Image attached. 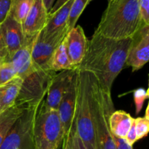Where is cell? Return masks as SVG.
Masks as SVG:
<instances>
[{
  "mask_svg": "<svg viewBox=\"0 0 149 149\" xmlns=\"http://www.w3.org/2000/svg\"><path fill=\"white\" fill-rule=\"evenodd\" d=\"M88 39L81 26H77L68 31L65 37V48L71 65L77 68L86 53Z\"/></svg>",
  "mask_w": 149,
  "mask_h": 149,
  "instance_id": "cell-13",
  "label": "cell"
},
{
  "mask_svg": "<svg viewBox=\"0 0 149 149\" xmlns=\"http://www.w3.org/2000/svg\"><path fill=\"white\" fill-rule=\"evenodd\" d=\"M74 128H75V121H74V125H73L72 128H71L70 133L68 134L66 138H64L63 141V146L65 147V149H72V136Z\"/></svg>",
  "mask_w": 149,
  "mask_h": 149,
  "instance_id": "cell-31",
  "label": "cell"
},
{
  "mask_svg": "<svg viewBox=\"0 0 149 149\" xmlns=\"http://www.w3.org/2000/svg\"><path fill=\"white\" fill-rule=\"evenodd\" d=\"M34 0H10L9 15L22 25Z\"/></svg>",
  "mask_w": 149,
  "mask_h": 149,
  "instance_id": "cell-21",
  "label": "cell"
},
{
  "mask_svg": "<svg viewBox=\"0 0 149 149\" xmlns=\"http://www.w3.org/2000/svg\"><path fill=\"white\" fill-rule=\"evenodd\" d=\"M23 80L18 77L13 78L7 84L0 87V113L15 104Z\"/></svg>",
  "mask_w": 149,
  "mask_h": 149,
  "instance_id": "cell-18",
  "label": "cell"
},
{
  "mask_svg": "<svg viewBox=\"0 0 149 149\" xmlns=\"http://www.w3.org/2000/svg\"><path fill=\"white\" fill-rule=\"evenodd\" d=\"M77 69L64 70L55 74L51 79L48 87L45 105L48 108L58 110L63 95L68 89Z\"/></svg>",
  "mask_w": 149,
  "mask_h": 149,
  "instance_id": "cell-12",
  "label": "cell"
},
{
  "mask_svg": "<svg viewBox=\"0 0 149 149\" xmlns=\"http://www.w3.org/2000/svg\"><path fill=\"white\" fill-rule=\"evenodd\" d=\"M32 135L35 149H58L63 141L64 132L58 110L48 108L45 99L38 107Z\"/></svg>",
  "mask_w": 149,
  "mask_h": 149,
  "instance_id": "cell-5",
  "label": "cell"
},
{
  "mask_svg": "<svg viewBox=\"0 0 149 149\" xmlns=\"http://www.w3.org/2000/svg\"><path fill=\"white\" fill-rule=\"evenodd\" d=\"M24 110L23 108L14 104L10 109L0 113V146L7 132Z\"/></svg>",
  "mask_w": 149,
  "mask_h": 149,
  "instance_id": "cell-19",
  "label": "cell"
},
{
  "mask_svg": "<svg viewBox=\"0 0 149 149\" xmlns=\"http://www.w3.org/2000/svg\"><path fill=\"white\" fill-rule=\"evenodd\" d=\"M72 149H87L76 131V126L72 136Z\"/></svg>",
  "mask_w": 149,
  "mask_h": 149,
  "instance_id": "cell-29",
  "label": "cell"
},
{
  "mask_svg": "<svg viewBox=\"0 0 149 149\" xmlns=\"http://www.w3.org/2000/svg\"><path fill=\"white\" fill-rule=\"evenodd\" d=\"M49 13L42 0H34L33 4L22 23L25 36H34L44 29L47 21Z\"/></svg>",
  "mask_w": 149,
  "mask_h": 149,
  "instance_id": "cell-14",
  "label": "cell"
},
{
  "mask_svg": "<svg viewBox=\"0 0 149 149\" xmlns=\"http://www.w3.org/2000/svg\"><path fill=\"white\" fill-rule=\"evenodd\" d=\"M63 149H65V147H64L63 146Z\"/></svg>",
  "mask_w": 149,
  "mask_h": 149,
  "instance_id": "cell-37",
  "label": "cell"
},
{
  "mask_svg": "<svg viewBox=\"0 0 149 149\" xmlns=\"http://www.w3.org/2000/svg\"><path fill=\"white\" fill-rule=\"evenodd\" d=\"M7 55V50H6V49L0 51V63L3 62V61L5 60Z\"/></svg>",
  "mask_w": 149,
  "mask_h": 149,
  "instance_id": "cell-34",
  "label": "cell"
},
{
  "mask_svg": "<svg viewBox=\"0 0 149 149\" xmlns=\"http://www.w3.org/2000/svg\"><path fill=\"white\" fill-rule=\"evenodd\" d=\"M91 1L92 0H74L70 10L68 23H67L68 31L75 27L76 23L81 16V13Z\"/></svg>",
  "mask_w": 149,
  "mask_h": 149,
  "instance_id": "cell-22",
  "label": "cell"
},
{
  "mask_svg": "<svg viewBox=\"0 0 149 149\" xmlns=\"http://www.w3.org/2000/svg\"><path fill=\"white\" fill-rule=\"evenodd\" d=\"M113 140L116 144V149H133L132 146L128 144L125 138H119L113 136Z\"/></svg>",
  "mask_w": 149,
  "mask_h": 149,
  "instance_id": "cell-30",
  "label": "cell"
},
{
  "mask_svg": "<svg viewBox=\"0 0 149 149\" xmlns=\"http://www.w3.org/2000/svg\"><path fill=\"white\" fill-rule=\"evenodd\" d=\"M36 36H25L24 44L10 56L6 57L4 61L11 63L17 77L22 80L36 70L32 61V49Z\"/></svg>",
  "mask_w": 149,
  "mask_h": 149,
  "instance_id": "cell-11",
  "label": "cell"
},
{
  "mask_svg": "<svg viewBox=\"0 0 149 149\" xmlns=\"http://www.w3.org/2000/svg\"><path fill=\"white\" fill-rule=\"evenodd\" d=\"M90 74V107L97 149H116L109 127V117L115 111L110 90L100 85Z\"/></svg>",
  "mask_w": 149,
  "mask_h": 149,
  "instance_id": "cell-3",
  "label": "cell"
},
{
  "mask_svg": "<svg viewBox=\"0 0 149 149\" xmlns=\"http://www.w3.org/2000/svg\"><path fill=\"white\" fill-rule=\"evenodd\" d=\"M49 68L55 73L60 72L64 70L76 69L71 65L68 58L65 48V38L54 52L49 63Z\"/></svg>",
  "mask_w": 149,
  "mask_h": 149,
  "instance_id": "cell-20",
  "label": "cell"
},
{
  "mask_svg": "<svg viewBox=\"0 0 149 149\" xmlns=\"http://www.w3.org/2000/svg\"><path fill=\"white\" fill-rule=\"evenodd\" d=\"M145 117L147 118V119H149V114H148V106H147L146 110V115Z\"/></svg>",
  "mask_w": 149,
  "mask_h": 149,
  "instance_id": "cell-36",
  "label": "cell"
},
{
  "mask_svg": "<svg viewBox=\"0 0 149 149\" xmlns=\"http://www.w3.org/2000/svg\"><path fill=\"white\" fill-rule=\"evenodd\" d=\"M125 141L127 142L128 144H130V146H133L134 143H135L137 141H138V138H137L136 130H135V119H133V121H132L130 128L129 131H128L127 134L126 138H125Z\"/></svg>",
  "mask_w": 149,
  "mask_h": 149,
  "instance_id": "cell-28",
  "label": "cell"
},
{
  "mask_svg": "<svg viewBox=\"0 0 149 149\" xmlns=\"http://www.w3.org/2000/svg\"><path fill=\"white\" fill-rule=\"evenodd\" d=\"M135 125L138 140L147 136L149 132V119L145 116L136 118L135 119Z\"/></svg>",
  "mask_w": 149,
  "mask_h": 149,
  "instance_id": "cell-24",
  "label": "cell"
},
{
  "mask_svg": "<svg viewBox=\"0 0 149 149\" xmlns=\"http://www.w3.org/2000/svg\"><path fill=\"white\" fill-rule=\"evenodd\" d=\"M55 74L50 70H35L23 79L15 104L24 109L39 106L46 97L49 81Z\"/></svg>",
  "mask_w": 149,
  "mask_h": 149,
  "instance_id": "cell-6",
  "label": "cell"
},
{
  "mask_svg": "<svg viewBox=\"0 0 149 149\" xmlns=\"http://www.w3.org/2000/svg\"><path fill=\"white\" fill-rule=\"evenodd\" d=\"M0 28L7 52V56H10L24 44L26 37L22 26L8 15L7 18L0 25Z\"/></svg>",
  "mask_w": 149,
  "mask_h": 149,
  "instance_id": "cell-15",
  "label": "cell"
},
{
  "mask_svg": "<svg viewBox=\"0 0 149 149\" xmlns=\"http://www.w3.org/2000/svg\"><path fill=\"white\" fill-rule=\"evenodd\" d=\"M130 42L131 38L116 40L95 31L88 40L84 58L76 69L90 73L100 85L111 91L113 81L126 65Z\"/></svg>",
  "mask_w": 149,
  "mask_h": 149,
  "instance_id": "cell-1",
  "label": "cell"
},
{
  "mask_svg": "<svg viewBox=\"0 0 149 149\" xmlns=\"http://www.w3.org/2000/svg\"><path fill=\"white\" fill-rule=\"evenodd\" d=\"M15 77L17 74L11 63L6 61L0 63V87L5 85Z\"/></svg>",
  "mask_w": 149,
  "mask_h": 149,
  "instance_id": "cell-23",
  "label": "cell"
},
{
  "mask_svg": "<svg viewBox=\"0 0 149 149\" xmlns=\"http://www.w3.org/2000/svg\"><path fill=\"white\" fill-rule=\"evenodd\" d=\"M133 118L123 110L114 111L109 117V127L113 136L125 138L130 128Z\"/></svg>",
  "mask_w": 149,
  "mask_h": 149,
  "instance_id": "cell-17",
  "label": "cell"
},
{
  "mask_svg": "<svg viewBox=\"0 0 149 149\" xmlns=\"http://www.w3.org/2000/svg\"><path fill=\"white\" fill-rule=\"evenodd\" d=\"M140 13L145 24L149 25V0H140Z\"/></svg>",
  "mask_w": 149,
  "mask_h": 149,
  "instance_id": "cell-26",
  "label": "cell"
},
{
  "mask_svg": "<svg viewBox=\"0 0 149 149\" xmlns=\"http://www.w3.org/2000/svg\"><path fill=\"white\" fill-rule=\"evenodd\" d=\"M42 1H43L44 4H45V7H46L47 12L48 13H49V11H50L51 9H52L55 0H42Z\"/></svg>",
  "mask_w": 149,
  "mask_h": 149,
  "instance_id": "cell-33",
  "label": "cell"
},
{
  "mask_svg": "<svg viewBox=\"0 0 149 149\" xmlns=\"http://www.w3.org/2000/svg\"><path fill=\"white\" fill-rule=\"evenodd\" d=\"M39 106L23 111L7 132L0 149H35L32 130Z\"/></svg>",
  "mask_w": 149,
  "mask_h": 149,
  "instance_id": "cell-7",
  "label": "cell"
},
{
  "mask_svg": "<svg viewBox=\"0 0 149 149\" xmlns=\"http://www.w3.org/2000/svg\"><path fill=\"white\" fill-rule=\"evenodd\" d=\"M77 77L75 74L68 86V89L63 95L58 108V115L64 132V138L70 133L75 121L76 101H77Z\"/></svg>",
  "mask_w": 149,
  "mask_h": 149,
  "instance_id": "cell-10",
  "label": "cell"
},
{
  "mask_svg": "<svg viewBox=\"0 0 149 149\" xmlns=\"http://www.w3.org/2000/svg\"><path fill=\"white\" fill-rule=\"evenodd\" d=\"M68 33V30L58 32L48 37H45L42 32L39 33L34 41L32 49V61L36 69L52 70L49 63L54 52L63 42Z\"/></svg>",
  "mask_w": 149,
  "mask_h": 149,
  "instance_id": "cell-8",
  "label": "cell"
},
{
  "mask_svg": "<svg viewBox=\"0 0 149 149\" xmlns=\"http://www.w3.org/2000/svg\"><path fill=\"white\" fill-rule=\"evenodd\" d=\"M73 1L74 0H68L58 10L52 13H49L46 25L41 31L45 37L50 36L63 31L68 30L67 23Z\"/></svg>",
  "mask_w": 149,
  "mask_h": 149,
  "instance_id": "cell-16",
  "label": "cell"
},
{
  "mask_svg": "<svg viewBox=\"0 0 149 149\" xmlns=\"http://www.w3.org/2000/svg\"><path fill=\"white\" fill-rule=\"evenodd\" d=\"M111 1V0H108V1Z\"/></svg>",
  "mask_w": 149,
  "mask_h": 149,
  "instance_id": "cell-38",
  "label": "cell"
},
{
  "mask_svg": "<svg viewBox=\"0 0 149 149\" xmlns=\"http://www.w3.org/2000/svg\"><path fill=\"white\" fill-rule=\"evenodd\" d=\"M77 73L76 131L86 148L97 149L90 107V74L86 71H79L77 70Z\"/></svg>",
  "mask_w": 149,
  "mask_h": 149,
  "instance_id": "cell-4",
  "label": "cell"
},
{
  "mask_svg": "<svg viewBox=\"0 0 149 149\" xmlns=\"http://www.w3.org/2000/svg\"><path fill=\"white\" fill-rule=\"evenodd\" d=\"M140 0H111L102 15L95 31L121 40L129 39L145 23L140 13Z\"/></svg>",
  "mask_w": 149,
  "mask_h": 149,
  "instance_id": "cell-2",
  "label": "cell"
},
{
  "mask_svg": "<svg viewBox=\"0 0 149 149\" xmlns=\"http://www.w3.org/2000/svg\"><path fill=\"white\" fill-rule=\"evenodd\" d=\"M10 7V0H0V25L7 18Z\"/></svg>",
  "mask_w": 149,
  "mask_h": 149,
  "instance_id": "cell-27",
  "label": "cell"
},
{
  "mask_svg": "<svg viewBox=\"0 0 149 149\" xmlns=\"http://www.w3.org/2000/svg\"><path fill=\"white\" fill-rule=\"evenodd\" d=\"M68 1V0H57L56 2L55 3V4H53V6H52V9H51V10L49 11V13H54V12L56 11V10H58V9L61 8V7H62L64 4H65Z\"/></svg>",
  "mask_w": 149,
  "mask_h": 149,
  "instance_id": "cell-32",
  "label": "cell"
},
{
  "mask_svg": "<svg viewBox=\"0 0 149 149\" xmlns=\"http://www.w3.org/2000/svg\"><path fill=\"white\" fill-rule=\"evenodd\" d=\"M5 49V45H4V39H3L2 33H1V28H0V51L3 50V49Z\"/></svg>",
  "mask_w": 149,
  "mask_h": 149,
  "instance_id": "cell-35",
  "label": "cell"
},
{
  "mask_svg": "<svg viewBox=\"0 0 149 149\" xmlns=\"http://www.w3.org/2000/svg\"><path fill=\"white\" fill-rule=\"evenodd\" d=\"M149 60V25L143 24L132 36L126 60L132 71L141 69Z\"/></svg>",
  "mask_w": 149,
  "mask_h": 149,
  "instance_id": "cell-9",
  "label": "cell"
},
{
  "mask_svg": "<svg viewBox=\"0 0 149 149\" xmlns=\"http://www.w3.org/2000/svg\"><path fill=\"white\" fill-rule=\"evenodd\" d=\"M148 97V90L146 91L144 89L140 88L134 92V100H135V107H136V113L141 111L145 100Z\"/></svg>",
  "mask_w": 149,
  "mask_h": 149,
  "instance_id": "cell-25",
  "label": "cell"
}]
</instances>
